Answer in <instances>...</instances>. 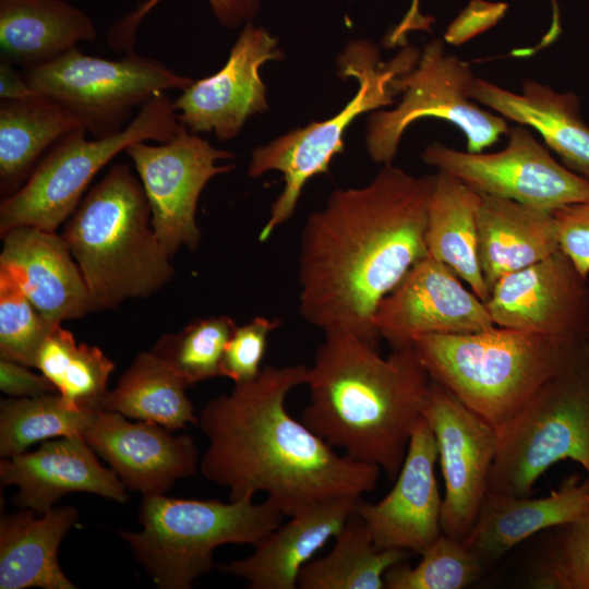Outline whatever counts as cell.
<instances>
[{
  "label": "cell",
  "mask_w": 589,
  "mask_h": 589,
  "mask_svg": "<svg viewBox=\"0 0 589 589\" xmlns=\"http://www.w3.org/2000/svg\"><path fill=\"white\" fill-rule=\"evenodd\" d=\"M496 436L488 493L530 496L539 477L565 459L589 479V364L548 381Z\"/></svg>",
  "instance_id": "9"
},
{
  "label": "cell",
  "mask_w": 589,
  "mask_h": 589,
  "mask_svg": "<svg viewBox=\"0 0 589 589\" xmlns=\"http://www.w3.org/2000/svg\"><path fill=\"white\" fill-rule=\"evenodd\" d=\"M179 125L173 101L167 93H159L113 134L87 140L84 129L69 133L1 202L0 233L21 226L56 232L76 209L97 172L112 158L136 142H168Z\"/></svg>",
  "instance_id": "8"
},
{
  "label": "cell",
  "mask_w": 589,
  "mask_h": 589,
  "mask_svg": "<svg viewBox=\"0 0 589 589\" xmlns=\"http://www.w3.org/2000/svg\"><path fill=\"white\" fill-rule=\"evenodd\" d=\"M474 80L469 64L448 53L441 39L430 41L417 63L393 82L396 94L402 93L398 105L370 117L365 143L371 159L383 166L392 164L402 133L421 118L456 125L471 153H481L507 135L506 119L482 109L470 97Z\"/></svg>",
  "instance_id": "11"
},
{
  "label": "cell",
  "mask_w": 589,
  "mask_h": 589,
  "mask_svg": "<svg viewBox=\"0 0 589 589\" xmlns=\"http://www.w3.org/2000/svg\"><path fill=\"white\" fill-rule=\"evenodd\" d=\"M95 412L71 407L59 394L0 402V455L11 457L40 441L82 436Z\"/></svg>",
  "instance_id": "33"
},
{
  "label": "cell",
  "mask_w": 589,
  "mask_h": 589,
  "mask_svg": "<svg viewBox=\"0 0 589 589\" xmlns=\"http://www.w3.org/2000/svg\"><path fill=\"white\" fill-rule=\"evenodd\" d=\"M23 75L34 92L70 110L94 137L120 131L132 110L155 95L183 91L193 82L135 51L108 60L77 47Z\"/></svg>",
  "instance_id": "10"
},
{
  "label": "cell",
  "mask_w": 589,
  "mask_h": 589,
  "mask_svg": "<svg viewBox=\"0 0 589 589\" xmlns=\"http://www.w3.org/2000/svg\"><path fill=\"white\" fill-rule=\"evenodd\" d=\"M507 135V146L496 153L460 152L432 143L422 158L480 194L545 212L589 201V180L560 164L525 125L509 129Z\"/></svg>",
  "instance_id": "12"
},
{
  "label": "cell",
  "mask_w": 589,
  "mask_h": 589,
  "mask_svg": "<svg viewBox=\"0 0 589 589\" xmlns=\"http://www.w3.org/2000/svg\"><path fill=\"white\" fill-rule=\"evenodd\" d=\"M360 500L337 497L304 508L256 542L251 555L221 570L244 579L251 589L298 588L302 567L339 533Z\"/></svg>",
  "instance_id": "22"
},
{
  "label": "cell",
  "mask_w": 589,
  "mask_h": 589,
  "mask_svg": "<svg viewBox=\"0 0 589 589\" xmlns=\"http://www.w3.org/2000/svg\"><path fill=\"white\" fill-rule=\"evenodd\" d=\"M35 368L74 409L101 410L115 363L96 346L77 344L71 332L56 324L36 357Z\"/></svg>",
  "instance_id": "32"
},
{
  "label": "cell",
  "mask_w": 589,
  "mask_h": 589,
  "mask_svg": "<svg viewBox=\"0 0 589 589\" xmlns=\"http://www.w3.org/2000/svg\"><path fill=\"white\" fill-rule=\"evenodd\" d=\"M420 53L406 48L388 63L380 61L378 49L369 40H352L338 57L340 74L354 77L359 89L340 112L324 121L275 139L252 152L248 175L256 178L271 170L283 173L285 187L272 205L267 223L260 232V241L293 214L302 189L316 175L328 170L334 155L344 151L342 135L361 113L392 104L396 92L394 80L411 69Z\"/></svg>",
  "instance_id": "7"
},
{
  "label": "cell",
  "mask_w": 589,
  "mask_h": 589,
  "mask_svg": "<svg viewBox=\"0 0 589 589\" xmlns=\"http://www.w3.org/2000/svg\"><path fill=\"white\" fill-rule=\"evenodd\" d=\"M29 366L0 358V388L11 397H39L58 393L56 386L41 373Z\"/></svg>",
  "instance_id": "42"
},
{
  "label": "cell",
  "mask_w": 589,
  "mask_h": 589,
  "mask_svg": "<svg viewBox=\"0 0 589 589\" xmlns=\"http://www.w3.org/2000/svg\"><path fill=\"white\" fill-rule=\"evenodd\" d=\"M161 0H145L135 10L122 16L108 31L107 43L117 52L134 51L136 31L143 19ZM214 15L226 27H237L253 19L260 8L259 0H207Z\"/></svg>",
  "instance_id": "39"
},
{
  "label": "cell",
  "mask_w": 589,
  "mask_h": 589,
  "mask_svg": "<svg viewBox=\"0 0 589 589\" xmlns=\"http://www.w3.org/2000/svg\"><path fill=\"white\" fill-rule=\"evenodd\" d=\"M411 567L400 562L385 576L388 589H462L474 582L486 563L464 541L441 533Z\"/></svg>",
  "instance_id": "35"
},
{
  "label": "cell",
  "mask_w": 589,
  "mask_h": 589,
  "mask_svg": "<svg viewBox=\"0 0 589 589\" xmlns=\"http://www.w3.org/2000/svg\"><path fill=\"white\" fill-rule=\"evenodd\" d=\"M143 185L127 164H116L82 199L61 237L77 263L95 310L148 297L175 268L151 224Z\"/></svg>",
  "instance_id": "5"
},
{
  "label": "cell",
  "mask_w": 589,
  "mask_h": 589,
  "mask_svg": "<svg viewBox=\"0 0 589 589\" xmlns=\"http://www.w3.org/2000/svg\"><path fill=\"white\" fill-rule=\"evenodd\" d=\"M562 527L530 584L540 589H589V513Z\"/></svg>",
  "instance_id": "37"
},
{
  "label": "cell",
  "mask_w": 589,
  "mask_h": 589,
  "mask_svg": "<svg viewBox=\"0 0 589 589\" xmlns=\"http://www.w3.org/2000/svg\"><path fill=\"white\" fill-rule=\"evenodd\" d=\"M304 364L265 365L252 381L209 400L199 426L208 440L200 470L226 486L231 502L265 492L285 516L375 489L377 466L338 455L287 411L286 397L305 383Z\"/></svg>",
  "instance_id": "2"
},
{
  "label": "cell",
  "mask_w": 589,
  "mask_h": 589,
  "mask_svg": "<svg viewBox=\"0 0 589 589\" xmlns=\"http://www.w3.org/2000/svg\"><path fill=\"white\" fill-rule=\"evenodd\" d=\"M281 58L277 39L248 23L225 65L181 91L173 101L178 122L193 133L214 132L219 140L237 136L249 117L268 108L261 67Z\"/></svg>",
  "instance_id": "17"
},
{
  "label": "cell",
  "mask_w": 589,
  "mask_h": 589,
  "mask_svg": "<svg viewBox=\"0 0 589 589\" xmlns=\"http://www.w3.org/2000/svg\"><path fill=\"white\" fill-rule=\"evenodd\" d=\"M56 324L47 321L14 279L0 269V358L35 368L39 348Z\"/></svg>",
  "instance_id": "36"
},
{
  "label": "cell",
  "mask_w": 589,
  "mask_h": 589,
  "mask_svg": "<svg viewBox=\"0 0 589 589\" xmlns=\"http://www.w3.org/2000/svg\"><path fill=\"white\" fill-rule=\"evenodd\" d=\"M82 437L127 489L143 496L164 494L200 466L197 447L189 435H173L152 422H132L115 411H96Z\"/></svg>",
  "instance_id": "19"
},
{
  "label": "cell",
  "mask_w": 589,
  "mask_h": 589,
  "mask_svg": "<svg viewBox=\"0 0 589 589\" xmlns=\"http://www.w3.org/2000/svg\"><path fill=\"white\" fill-rule=\"evenodd\" d=\"M0 269L51 323L95 311L81 269L61 235L21 226L1 235Z\"/></svg>",
  "instance_id": "21"
},
{
  "label": "cell",
  "mask_w": 589,
  "mask_h": 589,
  "mask_svg": "<svg viewBox=\"0 0 589 589\" xmlns=\"http://www.w3.org/2000/svg\"><path fill=\"white\" fill-rule=\"evenodd\" d=\"M324 335L308 366L310 402L301 421L347 457L377 466L395 481L432 380L414 345L383 358L353 335Z\"/></svg>",
  "instance_id": "3"
},
{
  "label": "cell",
  "mask_w": 589,
  "mask_h": 589,
  "mask_svg": "<svg viewBox=\"0 0 589 589\" xmlns=\"http://www.w3.org/2000/svg\"><path fill=\"white\" fill-rule=\"evenodd\" d=\"M560 249L553 213L481 194L478 256L490 292L504 276L540 262Z\"/></svg>",
  "instance_id": "25"
},
{
  "label": "cell",
  "mask_w": 589,
  "mask_h": 589,
  "mask_svg": "<svg viewBox=\"0 0 589 589\" xmlns=\"http://www.w3.org/2000/svg\"><path fill=\"white\" fill-rule=\"evenodd\" d=\"M589 513V479H565L557 490L540 498L488 493L464 543L486 564L527 538L562 527Z\"/></svg>",
  "instance_id": "23"
},
{
  "label": "cell",
  "mask_w": 589,
  "mask_h": 589,
  "mask_svg": "<svg viewBox=\"0 0 589 589\" xmlns=\"http://www.w3.org/2000/svg\"><path fill=\"white\" fill-rule=\"evenodd\" d=\"M470 97L501 117L538 131L564 166L589 180V124L580 115L576 94L530 80L522 83L521 93H514L476 77Z\"/></svg>",
  "instance_id": "24"
},
{
  "label": "cell",
  "mask_w": 589,
  "mask_h": 589,
  "mask_svg": "<svg viewBox=\"0 0 589 589\" xmlns=\"http://www.w3.org/2000/svg\"><path fill=\"white\" fill-rule=\"evenodd\" d=\"M97 36L93 20L64 0H0L3 59L26 69L50 62Z\"/></svg>",
  "instance_id": "27"
},
{
  "label": "cell",
  "mask_w": 589,
  "mask_h": 589,
  "mask_svg": "<svg viewBox=\"0 0 589 589\" xmlns=\"http://www.w3.org/2000/svg\"><path fill=\"white\" fill-rule=\"evenodd\" d=\"M432 381L495 430L551 378L589 364V338L493 326L414 341Z\"/></svg>",
  "instance_id": "4"
},
{
  "label": "cell",
  "mask_w": 589,
  "mask_h": 589,
  "mask_svg": "<svg viewBox=\"0 0 589 589\" xmlns=\"http://www.w3.org/2000/svg\"><path fill=\"white\" fill-rule=\"evenodd\" d=\"M481 194L458 178L438 171L430 200L428 254L447 265L483 302L490 297L478 256Z\"/></svg>",
  "instance_id": "28"
},
{
  "label": "cell",
  "mask_w": 589,
  "mask_h": 589,
  "mask_svg": "<svg viewBox=\"0 0 589 589\" xmlns=\"http://www.w3.org/2000/svg\"><path fill=\"white\" fill-rule=\"evenodd\" d=\"M444 263L426 254L376 309L373 324L392 349L426 335H457L495 326L485 302Z\"/></svg>",
  "instance_id": "15"
},
{
  "label": "cell",
  "mask_w": 589,
  "mask_h": 589,
  "mask_svg": "<svg viewBox=\"0 0 589 589\" xmlns=\"http://www.w3.org/2000/svg\"><path fill=\"white\" fill-rule=\"evenodd\" d=\"M284 516L271 498L255 504L145 495L139 513L143 529L120 536L158 588L189 589L214 568L216 548L254 545L279 527Z\"/></svg>",
  "instance_id": "6"
},
{
  "label": "cell",
  "mask_w": 589,
  "mask_h": 589,
  "mask_svg": "<svg viewBox=\"0 0 589 589\" xmlns=\"http://www.w3.org/2000/svg\"><path fill=\"white\" fill-rule=\"evenodd\" d=\"M507 8L504 2L471 0L448 25L444 40L455 46L467 43L493 27L505 15Z\"/></svg>",
  "instance_id": "41"
},
{
  "label": "cell",
  "mask_w": 589,
  "mask_h": 589,
  "mask_svg": "<svg viewBox=\"0 0 589 589\" xmlns=\"http://www.w3.org/2000/svg\"><path fill=\"white\" fill-rule=\"evenodd\" d=\"M77 129H83L80 120L49 97L1 99L0 188L4 197L27 180L49 147Z\"/></svg>",
  "instance_id": "29"
},
{
  "label": "cell",
  "mask_w": 589,
  "mask_h": 589,
  "mask_svg": "<svg viewBox=\"0 0 589 589\" xmlns=\"http://www.w3.org/2000/svg\"><path fill=\"white\" fill-rule=\"evenodd\" d=\"M422 416L435 436L445 482L442 532L462 541L488 494L496 430L434 381Z\"/></svg>",
  "instance_id": "14"
},
{
  "label": "cell",
  "mask_w": 589,
  "mask_h": 589,
  "mask_svg": "<svg viewBox=\"0 0 589 589\" xmlns=\"http://www.w3.org/2000/svg\"><path fill=\"white\" fill-rule=\"evenodd\" d=\"M236 327L227 315L196 318L178 333L163 335L151 351L190 386L219 375L225 346Z\"/></svg>",
  "instance_id": "34"
},
{
  "label": "cell",
  "mask_w": 589,
  "mask_h": 589,
  "mask_svg": "<svg viewBox=\"0 0 589 589\" xmlns=\"http://www.w3.org/2000/svg\"><path fill=\"white\" fill-rule=\"evenodd\" d=\"M561 250L579 273L589 275V201L572 204L553 212Z\"/></svg>",
  "instance_id": "40"
},
{
  "label": "cell",
  "mask_w": 589,
  "mask_h": 589,
  "mask_svg": "<svg viewBox=\"0 0 589 589\" xmlns=\"http://www.w3.org/2000/svg\"><path fill=\"white\" fill-rule=\"evenodd\" d=\"M37 514L24 509L0 520V589H75L58 562V550L77 520L72 506Z\"/></svg>",
  "instance_id": "26"
},
{
  "label": "cell",
  "mask_w": 589,
  "mask_h": 589,
  "mask_svg": "<svg viewBox=\"0 0 589 589\" xmlns=\"http://www.w3.org/2000/svg\"><path fill=\"white\" fill-rule=\"evenodd\" d=\"M188 385L152 351L139 353L109 390L101 410L159 424L170 431L197 424L199 417L185 395Z\"/></svg>",
  "instance_id": "30"
},
{
  "label": "cell",
  "mask_w": 589,
  "mask_h": 589,
  "mask_svg": "<svg viewBox=\"0 0 589 589\" xmlns=\"http://www.w3.org/2000/svg\"><path fill=\"white\" fill-rule=\"evenodd\" d=\"M435 175L384 165L361 188L337 189L302 229L299 311L326 333L353 335L378 350L373 318L382 300L428 254Z\"/></svg>",
  "instance_id": "1"
},
{
  "label": "cell",
  "mask_w": 589,
  "mask_h": 589,
  "mask_svg": "<svg viewBox=\"0 0 589 589\" xmlns=\"http://www.w3.org/2000/svg\"><path fill=\"white\" fill-rule=\"evenodd\" d=\"M485 305L496 326L589 338V285L561 249L501 278Z\"/></svg>",
  "instance_id": "16"
},
{
  "label": "cell",
  "mask_w": 589,
  "mask_h": 589,
  "mask_svg": "<svg viewBox=\"0 0 589 589\" xmlns=\"http://www.w3.org/2000/svg\"><path fill=\"white\" fill-rule=\"evenodd\" d=\"M3 485H16L13 503L38 515L52 508L64 494L93 493L120 503L125 486L112 469L104 467L82 436L44 441L33 452L4 457L0 462Z\"/></svg>",
  "instance_id": "20"
},
{
  "label": "cell",
  "mask_w": 589,
  "mask_h": 589,
  "mask_svg": "<svg viewBox=\"0 0 589 589\" xmlns=\"http://www.w3.org/2000/svg\"><path fill=\"white\" fill-rule=\"evenodd\" d=\"M437 460L435 436L421 416L412 429L393 489L375 504L360 500L356 508L378 549L422 554L442 533Z\"/></svg>",
  "instance_id": "18"
},
{
  "label": "cell",
  "mask_w": 589,
  "mask_h": 589,
  "mask_svg": "<svg viewBox=\"0 0 589 589\" xmlns=\"http://www.w3.org/2000/svg\"><path fill=\"white\" fill-rule=\"evenodd\" d=\"M37 95L20 74L12 62L3 59L0 63V99H22Z\"/></svg>",
  "instance_id": "43"
},
{
  "label": "cell",
  "mask_w": 589,
  "mask_h": 589,
  "mask_svg": "<svg viewBox=\"0 0 589 589\" xmlns=\"http://www.w3.org/2000/svg\"><path fill=\"white\" fill-rule=\"evenodd\" d=\"M151 207V224L165 251L196 249L201 230L196 223L200 195L208 181L229 172L233 165H218L235 155L219 149L182 124L165 143L136 142L125 149Z\"/></svg>",
  "instance_id": "13"
},
{
  "label": "cell",
  "mask_w": 589,
  "mask_h": 589,
  "mask_svg": "<svg viewBox=\"0 0 589 589\" xmlns=\"http://www.w3.org/2000/svg\"><path fill=\"white\" fill-rule=\"evenodd\" d=\"M410 554L399 549H378L366 525L354 512L335 537L330 552L302 567L298 588L383 589L386 572L405 562Z\"/></svg>",
  "instance_id": "31"
},
{
  "label": "cell",
  "mask_w": 589,
  "mask_h": 589,
  "mask_svg": "<svg viewBox=\"0 0 589 589\" xmlns=\"http://www.w3.org/2000/svg\"><path fill=\"white\" fill-rule=\"evenodd\" d=\"M281 325L279 318L256 316L237 326L227 341L219 364V375L242 384L254 380L267 348L268 336Z\"/></svg>",
  "instance_id": "38"
}]
</instances>
